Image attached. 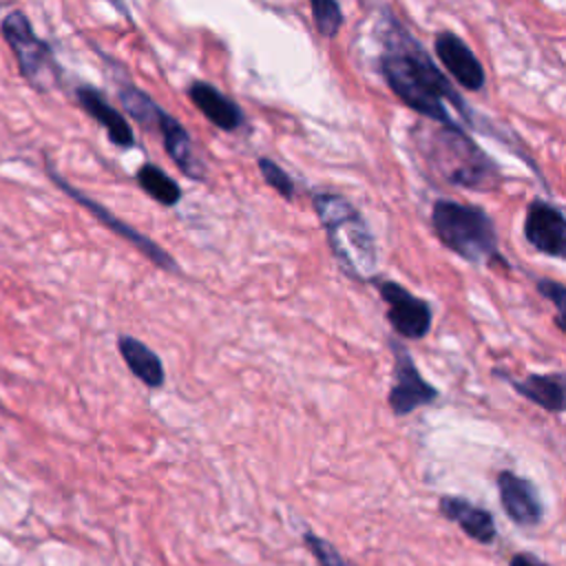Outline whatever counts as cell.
I'll return each mask as SVG.
<instances>
[{"mask_svg":"<svg viewBox=\"0 0 566 566\" xmlns=\"http://www.w3.org/2000/svg\"><path fill=\"white\" fill-rule=\"evenodd\" d=\"M256 164H259V170H261L263 181H265L272 190H276L283 199L292 201V199H294V192H296V186H294L292 177H290L274 159H270V157H259Z\"/></svg>","mask_w":566,"mask_h":566,"instance_id":"44dd1931","label":"cell"},{"mask_svg":"<svg viewBox=\"0 0 566 566\" xmlns=\"http://www.w3.org/2000/svg\"><path fill=\"white\" fill-rule=\"evenodd\" d=\"M431 228L438 241L473 265L504 263L493 219L471 203L438 199L431 208Z\"/></svg>","mask_w":566,"mask_h":566,"instance_id":"277c9868","label":"cell"},{"mask_svg":"<svg viewBox=\"0 0 566 566\" xmlns=\"http://www.w3.org/2000/svg\"><path fill=\"white\" fill-rule=\"evenodd\" d=\"M117 99L119 104L124 106V111L137 119L142 126L146 128H155V122L159 117V113L164 111L148 93H144L142 88L133 86V84H126V86H119L117 88Z\"/></svg>","mask_w":566,"mask_h":566,"instance_id":"d6986e66","label":"cell"},{"mask_svg":"<svg viewBox=\"0 0 566 566\" xmlns=\"http://www.w3.org/2000/svg\"><path fill=\"white\" fill-rule=\"evenodd\" d=\"M495 484H497L502 511L513 524L524 528L542 524L546 513L544 502L537 486L528 478L517 475L515 471L502 469L495 475Z\"/></svg>","mask_w":566,"mask_h":566,"instance_id":"30bf717a","label":"cell"},{"mask_svg":"<svg viewBox=\"0 0 566 566\" xmlns=\"http://www.w3.org/2000/svg\"><path fill=\"white\" fill-rule=\"evenodd\" d=\"M509 566H551L548 562L539 559L535 553H528V551H520V553H513L509 557Z\"/></svg>","mask_w":566,"mask_h":566,"instance_id":"603a6c76","label":"cell"},{"mask_svg":"<svg viewBox=\"0 0 566 566\" xmlns=\"http://www.w3.org/2000/svg\"><path fill=\"white\" fill-rule=\"evenodd\" d=\"M106 2H111L119 13H124V15H128V11H126V7L122 4V0H106Z\"/></svg>","mask_w":566,"mask_h":566,"instance_id":"cb8c5ba5","label":"cell"},{"mask_svg":"<svg viewBox=\"0 0 566 566\" xmlns=\"http://www.w3.org/2000/svg\"><path fill=\"white\" fill-rule=\"evenodd\" d=\"M188 97L201 111V115L221 130H237L245 124V115L239 104L208 82H192L188 86Z\"/></svg>","mask_w":566,"mask_h":566,"instance_id":"9a60e30c","label":"cell"},{"mask_svg":"<svg viewBox=\"0 0 566 566\" xmlns=\"http://www.w3.org/2000/svg\"><path fill=\"white\" fill-rule=\"evenodd\" d=\"M2 35L24 75V80L38 91H46L60 77V66L51 46L33 31L29 18L22 11H11L2 20Z\"/></svg>","mask_w":566,"mask_h":566,"instance_id":"5b68a950","label":"cell"},{"mask_svg":"<svg viewBox=\"0 0 566 566\" xmlns=\"http://www.w3.org/2000/svg\"><path fill=\"white\" fill-rule=\"evenodd\" d=\"M380 73L394 95L436 124H473L467 102L442 75L420 42L394 18L385 15Z\"/></svg>","mask_w":566,"mask_h":566,"instance_id":"6da1fadb","label":"cell"},{"mask_svg":"<svg viewBox=\"0 0 566 566\" xmlns=\"http://www.w3.org/2000/svg\"><path fill=\"white\" fill-rule=\"evenodd\" d=\"M336 566H354V564H349V562H347V559H340V562H338V564H336Z\"/></svg>","mask_w":566,"mask_h":566,"instance_id":"d4e9b609","label":"cell"},{"mask_svg":"<svg viewBox=\"0 0 566 566\" xmlns=\"http://www.w3.org/2000/svg\"><path fill=\"white\" fill-rule=\"evenodd\" d=\"M117 352L122 360L126 363L128 371L142 380L148 389H159L164 387L166 380V369L157 352H153L144 340L130 336V334H119L117 336Z\"/></svg>","mask_w":566,"mask_h":566,"instance_id":"e0dca14e","label":"cell"},{"mask_svg":"<svg viewBox=\"0 0 566 566\" xmlns=\"http://www.w3.org/2000/svg\"><path fill=\"white\" fill-rule=\"evenodd\" d=\"M537 294L553 303V307H555V323L564 332L566 329V321H564V314H566V285L562 281H555V279H537Z\"/></svg>","mask_w":566,"mask_h":566,"instance_id":"7402d4cb","label":"cell"},{"mask_svg":"<svg viewBox=\"0 0 566 566\" xmlns=\"http://www.w3.org/2000/svg\"><path fill=\"white\" fill-rule=\"evenodd\" d=\"M438 513L460 526V531L473 542L489 546L497 537V526L493 513L462 495H442L438 500Z\"/></svg>","mask_w":566,"mask_h":566,"instance_id":"7c38bea8","label":"cell"},{"mask_svg":"<svg viewBox=\"0 0 566 566\" xmlns=\"http://www.w3.org/2000/svg\"><path fill=\"white\" fill-rule=\"evenodd\" d=\"M433 49L442 66L455 77V82L467 91H480L486 82L484 66L475 53L467 46L462 38L451 31H442L433 40Z\"/></svg>","mask_w":566,"mask_h":566,"instance_id":"8fae6325","label":"cell"},{"mask_svg":"<svg viewBox=\"0 0 566 566\" xmlns=\"http://www.w3.org/2000/svg\"><path fill=\"white\" fill-rule=\"evenodd\" d=\"M75 97L80 106L106 130L108 139L119 148H133L135 146V133L126 117L108 104V99L93 86H80L75 91Z\"/></svg>","mask_w":566,"mask_h":566,"instance_id":"2e32d148","label":"cell"},{"mask_svg":"<svg viewBox=\"0 0 566 566\" xmlns=\"http://www.w3.org/2000/svg\"><path fill=\"white\" fill-rule=\"evenodd\" d=\"M314 27L323 38H336L343 27V11L338 0H310Z\"/></svg>","mask_w":566,"mask_h":566,"instance_id":"ffe728a7","label":"cell"},{"mask_svg":"<svg viewBox=\"0 0 566 566\" xmlns=\"http://www.w3.org/2000/svg\"><path fill=\"white\" fill-rule=\"evenodd\" d=\"M312 206L340 270L358 283L374 281L378 272V248L358 208L338 192H316Z\"/></svg>","mask_w":566,"mask_h":566,"instance_id":"7a4b0ae2","label":"cell"},{"mask_svg":"<svg viewBox=\"0 0 566 566\" xmlns=\"http://www.w3.org/2000/svg\"><path fill=\"white\" fill-rule=\"evenodd\" d=\"M137 184H139V188L150 197V199H155L157 203H161V206H166V208H172V206H177L179 201H181V188H179V184L172 179V177H168L159 166H155V164H142L139 168H137Z\"/></svg>","mask_w":566,"mask_h":566,"instance_id":"ac0fdd59","label":"cell"},{"mask_svg":"<svg viewBox=\"0 0 566 566\" xmlns=\"http://www.w3.org/2000/svg\"><path fill=\"white\" fill-rule=\"evenodd\" d=\"M524 239L526 243L546 256H566V217L562 208L551 201L533 199L524 214Z\"/></svg>","mask_w":566,"mask_h":566,"instance_id":"9c48e42d","label":"cell"},{"mask_svg":"<svg viewBox=\"0 0 566 566\" xmlns=\"http://www.w3.org/2000/svg\"><path fill=\"white\" fill-rule=\"evenodd\" d=\"M387 345L394 358V367H391L394 385L387 391V405L394 411V416L402 418L413 413L420 407L436 402L438 389L429 380H424L407 345H402L398 338H389Z\"/></svg>","mask_w":566,"mask_h":566,"instance_id":"8992f818","label":"cell"},{"mask_svg":"<svg viewBox=\"0 0 566 566\" xmlns=\"http://www.w3.org/2000/svg\"><path fill=\"white\" fill-rule=\"evenodd\" d=\"M161 135V144L164 150L168 153V157L172 159V164L188 177V179H197L201 181L206 177V166L199 159V155L192 148V139L188 135V130L166 111L159 113L155 128Z\"/></svg>","mask_w":566,"mask_h":566,"instance_id":"5bb4252c","label":"cell"},{"mask_svg":"<svg viewBox=\"0 0 566 566\" xmlns=\"http://www.w3.org/2000/svg\"><path fill=\"white\" fill-rule=\"evenodd\" d=\"M416 144L442 181L480 192L500 186L497 164L460 126L438 124L424 130Z\"/></svg>","mask_w":566,"mask_h":566,"instance_id":"3957f363","label":"cell"},{"mask_svg":"<svg viewBox=\"0 0 566 566\" xmlns=\"http://www.w3.org/2000/svg\"><path fill=\"white\" fill-rule=\"evenodd\" d=\"M380 301L385 303V316L391 329L405 340H422L433 321V310L427 298L416 296L411 290L391 279H374Z\"/></svg>","mask_w":566,"mask_h":566,"instance_id":"52a82bcc","label":"cell"},{"mask_svg":"<svg viewBox=\"0 0 566 566\" xmlns=\"http://www.w3.org/2000/svg\"><path fill=\"white\" fill-rule=\"evenodd\" d=\"M495 378H502L506 385H511L522 398L537 405L539 409L548 413H564L566 407V380L562 371L551 374H528L524 378H515L506 374L504 369L493 371Z\"/></svg>","mask_w":566,"mask_h":566,"instance_id":"4fadbf2b","label":"cell"},{"mask_svg":"<svg viewBox=\"0 0 566 566\" xmlns=\"http://www.w3.org/2000/svg\"><path fill=\"white\" fill-rule=\"evenodd\" d=\"M51 172V179L69 195V197H73L77 203H82L93 217H97L108 230H113L117 237H122L124 241H128L135 250H139L153 265H157L159 270H166V272H170V274H177L179 272V265H177V261L170 256V252H166L159 243H155L150 237H146V234H142L139 230H135L133 226H128L126 221H122V219H117L111 210H106L104 206H99L97 201H93L91 197H86L84 192H80L77 188H73L71 184H66L55 170H49Z\"/></svg>","mask_w":566,"mask_h":566,"instance_id":"ba28073f","label":"cell"}]
</instances>
